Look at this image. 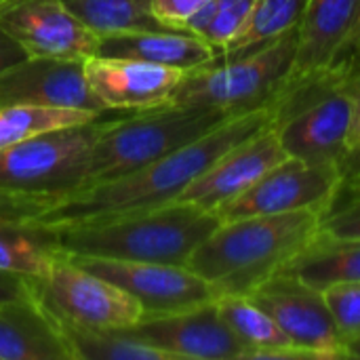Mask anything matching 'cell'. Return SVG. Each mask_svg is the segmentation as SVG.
Listing matches in <instances>:
<instances>
[{
    "instance_id": "cell-7",
    "label": "cell",
    "mask_w": 360,
    "mask_h": 360,
    "mask_svg": "<svg viewBox=\"0 0 360 360\" xmlns=\"http://www.w3.org/2000/svg\"><path fill=\"white\" fill-rule=\"evenodd\" d=\"M350 70L352 63L340 65L278 103L274 124L287 156L348 162V135L354 120V99L346 86Z\"/></svg>"
},
{
    "instance_id": "cell-24",
    "label": "cell",
    "mask_w": 360,
    "mask_h": 360,
    "mask_svg": "<svg viewBox=\"0 0 360 360\" xmlns=\"http://www.w3.org/2000/svg\"><path fill=\"white\" fill-rule=\"evenodd\" d=\"M97 36L131 30H165L152 15V0H61Z\"/></svg>"
},
{
    "instance_id": "cell-14",
    "label": "cell",
    "mask_w": 360,
    "mask_h": 360,
    "mask_svg": "<svg viewBox=\"0 0 360 360\" xmlns=\"http://www.w3.org/2000/svg\"><path fill=\"white\" fill-rule=\"evenodd\" d=\"M129 331L173 360H247V346L226 325L215 302L186 312L141 319Z\"/></svg>"
},
{
    "instance_id": "cell-27",
    "label": "cell",
    "mask_w": 360,
    "mask_h": 360,
    "mask_svg": "<svg viewBox=\"0 0 360 360\" xmlns=\"http://www.w3.org/2000/svg\"><path fill=\"white\" fill-rule=\"evenodd\" d=\"M257 0H209L184 25L186 32L196 34L217 53H224L240 34Z\"/></svg>"
},
{
    "instance_id": "cell-22",
    "label": "cell",
    "mask_w": 360,
    "mask_h": 360,
    "mask_svg": "<svg viewBox=\"0 0 360 360\" xmlns=\"http://www.w3.org/2000/svg\"><path fill=\"white\" fill-rule=\"evenodd\" d=\"M325 291L340 283H360V238L319 234L281 270Z\"/></svg>"
},
{
    "instance_id": "cell-19",
    "label": "cell",
    "mask_w": 360,
    "mask_h": 360,
    "mask_svg": "<svg viewBox=\"0 0 360 360\" xmlns=\"http://www.w3.org/2000/svg\"><path fill=\"white\" fill-rule=\"evenodd\" d=\"M0 360H72L59 325L36 293L0 302Z\"/></svg>"
},
{
    "instance_id": "cell-36",
    "label": "cell",
    "mask_w": 360,
    "mask_h": 360,
    "mask_svg": "<svg viewBox=\"0 0 360 360\" xmlns=\"http://www.w3.org/2000/svg\"><path fill=\"white\" fill-rule=\"evenodd\" d=\"M344 350H346V359H359L360 360V335L346 340L344 342Z\"/></svg>"
},
{
    "instance_id": "cell-35",
    "label": "cell",
    "mask_w": 360,
    "mask_h": 360,
    "mask_svg": "<svg viewBox=\"0 0 360 360\" xmlns=\"http://www.w3.org/2000/svg\"><path fill=\"white\" fill-rule=\"evenodd\" d=\"M344 190H348L350 196H360V169H356V171H348Z\"/></svg>"
},
{
    "instance_id": "cell-37",
    "label": "cell",
    "mask_w": 360,
    "mask_h": 360,
    "mask_svg": "<svg viewBox=\"0 0 360 360\" xmlns=\"http://www.w3.org/2000/svg\"><path fill=\"white\" fill-rule=\"evenodd\" d=\"M359 154H360V152H359ZM359 169H360V165H359Z\"/></svg>"
},
{
    "instance_id": "cell-18",
    "label": "cell",
    "mask_w": 360,
    "mask_h": 360,
    "mask_svg": "<svg viewBox=\"0 0 360 360\" xmlns=\"http://www.w3.org/2000/svg\"><path fill=\"white\" fill-rule=\"evenodd\" d=\"M95 55L99 57H124L139 59L156 65L177 68L192 72L211 63L219 53L186 30H131L99 36Z\"/></svg>"
},
{
    "instance_id": "cell-4",
    "label": "cell",
    "mask_w": 360,
    "mask_h": 360,
    "mask_svg": "<svg viewBox=\"0 0 360 360\" xmlns=\"http://www.w3.org/2000/svg\"><path fill=\"white\" fill-rule=\"evenodd\" d=\"M295 40L297 27L247 51L219 53L211 63L186 72L169 105L238 116L276 103L291 72Z\"/></svg>"
},
{
    "instance_id": "cell-9",
    "label": "cell",
    "mask_w": 360,
    "mask_h": 360,
    "mask_svg": "<svg viewBox=\"0 0 360 360\" xmlns=\"http://www.w3.org/2000/svg\"><path fill=\"white\" fill-rule=\"evenodd\" d=\"M346 175L348 165L340 160L287 156L217 215L221 221L295 211H316L325 215L342 194Z\"/></svg>"
},
{
    "instance_id": "cell-20",
    "label": "cell",
    "mask_w": 360,
    "mask_h": 360,
    "mask_svg": "<svg viewBox=\"0 0 360 360\" xmlns=\"http://www.w3.org/2000/svg\"><path fill=\"white\" fill-rule=\"evenodd\" d=\"M215 304L226 325L247 346V360L312 359L295 348L276 321L247 295H219Z\"/></svg>"
},
{
    "instance_id": "cell-13",
    "label": "cell",
    "mask_w": 360,
    "mask_h": 360,
    "mask_svg": "<svg viewBox=\"0 0 360 360\" xmlns=\"http://www.w3.org/2000/svg\"><path fill=\"white\" fill-rule=\"evenodd\" d=\"M0 25L27 57L84 61L95 55L99 40L61 0H2Z\"/></svg>"
},
{
    "instance_id": "cell-29",
    "label": "cell",
    "mask_w": 360,
    "mask_h": 360,
    "mask_svg": "<svg viewBox=\"0 0 360 360\" xmlns=\"http://www.w3.org/2000/svg\"><path fill=\"white\" fill-rule=\"evenodd\" d=\"M59 198L55 196H38V194H21L15 190L0 188V217L8 219H36L46 209L57 205Z\"/></svg>"
},
{
    "instance_id": "cell-1",
    "label": "cell",
    "mask_w": 360,
    "mask_h": 360,
    "mask_svg": "<svg viewBox=\"0 0 360 360\" xmlns=\"http://www.w3.org/2000/svg\"><path fill=\"white\" fill-rule=\"evenodd\" d=\"M278 105L270 103L238 116H230L198 139L179 150L110 181L91 186L61 198L36 217L38 224L65 228L82 221H103L135 211L169 205L209 171L226 152L276 122Z\"/></svg>"
},
{
    "instance_id": "cell-26",
    "label": "cell",
    "mask_w": 360,
    "mask_h": 360,
    "mask_svg": "<svg viewBox=\"0 0 360 360\" xmlns=\"http://www.w3.org/2000/svg\"><path fill=\"white\" fill-rule=\"evenodd\" d=\"M306 6L308 0H257L240 34L224 53H238L259 46L297 27Z\"/></svg>"
},
{
    "instance_id": "cell-12",
    "label": "cell",
    "mask_w": 360,
    "mask_h": 360,
    "mask_svg": "<svg viewBox=\"0 0 360 360\" xmlns=\"http://www.w3.org/2000/svg\"><path fill=\"white\" fill-rule=\"evenodd\" d=\"M247 297L264 308L291 344L312 359H346L342 333L321 289L278 272L247 293Z\"/></svg>"
},
{
    "instance_id": "cell-25",
    "label": "cell",
    "mask_w": 360,
    "mask_h": 360,
    "mask_svg": "<svg viewBox=\"0 0 360 360\" xmlns=\"http://www.w3.org/2000/svg\"><path fill=\"white\" fill-rule=\"evenodd\" d=\"M99 112L49 105H0V150L34 135L76 127L99 118Z\"/></svg>"
},
{
    "instance_id": "cell-11",
    "label": "cell",
    "mask_w": 360,
    "mask_h": 360,
    "mask_svg": "<svg viewBox=\"0 0 360 360\" xmlns=\"http://www.w3.org/2000/svg\"><path fill=\"white\" fill-rule=\"evenodd\" d=\"M70 257L86 272L118 285L131 297H135L143 310V319L186 312L217 302L219 297L217 289L188 266L86 255Z\"/></svg>"
},
{
    "instance_id": "cell-3",
    "label": "cell",
    "mask_w": 360,
    "mask_h": 360,
    "mask_svg": "<svg viewBox=\"0 0 360 360\" xmlns=\"http://www.w3.org/2000/svg\"><path fill=\"white\" fill-rule=\"evenodd\" d=\"M219 224L217 213L173 200L103 221L72 224L57 232L68 255L188 266L192 253Z\"/></svg>"
},
{
    "instance_id": "cell-17",
    "label": "cell",
    "mask_w": 360,
    "mask_h": 360,
    "mask_svg": "<svg viewBox=\"0 0 360 360\" xmlns=\"http://www.w3.org/2000/svg\"><path fill=\"white\" fill-rule=\"evenodd\" d=\"M84 61L27 57L0 72V105H49L76 108L103 114L93 95Z\"/></svg>"
},
{
    "instance_id": "cell-34",
    "label": "cell",
    "mask_w": 360,
    "mask_h": 360,
    "mask_svg": "<svg viewBox=\"0 0 360 360\" xmlns=\"http://www.w3.org/2000/svg\"><path fill=\"white\" fill-rule=\"evenodd\" d=\"M27 59L25 51L19 46V42L0 25V72Z\"/></svg>"
},
{
    "instance_id": "cell-38",
    "label": "cell",
    "mask_w": 360,
    "mask_h": 360,
    "mask_svg": "<svg viewBox=\"0 0 360 360\" xmlns=\"http://www.w3.org/2000/svg\"><path fill=\"white\" fill-rule=\"evenodd\" d=\"M0 2H2V0H0Z\"/></svg>"
},
{
    "instance_id": "cell-33",
    "label": "cell",
    "mask_w": 360,
    "mask_h": 360,
    "mask_svg": "<svg viewBox=\"0 0 360 360\" xmlns=\"http://www.w3.org/2000/svg\"><path fill=\"white\" fill-rule=\"evenodd\" d=\"M34 295V278H25L13 272L0 270V302L21 300Z\"/></svg>"
},
{
    "instance_id": "cell-28",
    "label": "cell",
    "mask_w": 360,
    "mask_h": 360,
    "mask_svg": "<svg viewBox=\"0 0 360 360\" xmlns=\"http://www.w3.org/2000/svg\"><path fill=\"white\" fill-rule=\"evenodd\" d=\"M327 306L333 321L342 333V340H352L360 335V283H340L325 291Z\"/></svg>"
},
{
    "instance_id": "cell-2",
    "label": "cell",
    "mask_w": 360,
    "mask_h": 360,
    "mask_svg": "<svg viewBox=\"0 0 360 360\" xmlns=\"http://www.w3.org/2000/svg\"><path fill=\"white\" fill-rule=\"evenodd\" d=\"M323 213L295 211L221 221L192 253L188 268L219 295H247L278 274L321 230Z\"/></svg>"
},
{
    "instance_id": "cell-8",
    "label": "cell",
    "mask_w": 360,
    "mask_h": 360,
    "mask_svg": "<svg viewBox=\"0 0 360 360\" xmlns=\"http://www.w3.org/2000/svg\"><path fill=\"white\" fill-rule=\"evenodd\" d=\"M34 293L57 325L93 331L131 329L143 319V310L118 285L80 268L61 253L44 278H34Z\"/></svg>"
},
{
    "instance_id": "cell-30",
    "label": "cell",
    "mask_w": 360,
    "mask_h": 360,
    "mask_svg": "<svg viewBox=\"0 0 360 360\" xmlns=\"http://www.w3.org/2000/svg\"><path fill=\"white\" fill-rule=\"evenodd\" d=\"M344 207H331L321 219V232L335 238H360V196Z\"/></svg>"
},
{
    "instance_id": "cell-6",
    "label": "cell",
    "mask_w": 360,
    "mask_h": 360,
    "mask_svg": "<svg viewBox=\"0 0 360 360\" xmlns=\"http://www.w3.org/2000/svg\"><path fill=\"white\" fill-rule=\"evenodd\" d=\"M105 120L63 127L0 150V188L65 198L82 190L95 139Z\"/></svg>"
},
{
    "instance_id": "cell-16",
    "label": "cell",
    "mask_w": 360,
    "mask_h": 360,
    "mask_svg": "<svg viewBox=\"0 0 360 360\" xmlns=\"http://www.w3.org/2000/svg\"><path fill=\"white\" fill-rule=\"evenodd\" d=\"M285 158L287 152L278 139L276 124H270L226 152L209 171L192 181L177 200L219 213Z\"/></svg>"
},
{
    "instance_id": "cell-23",
    "label": "cell",
    "mask_w": 360,
    "mask_h": 360,
    "mask_svg": "<svg viewBox=\"0 0 360 360\" xmlns=\"http://www.w3.org/2000/svg\"><path fill=\"white\" fill-rule=\"evenodd\" d=\"M72 360H173L167 352L150 346L129 329L93 331L59 325Z\"/></svg>"
},
{
    "instance_id": "cell-32",
    "label": "cell",
    "mask_w": 360,
    "mask_h": 360,
    "mask_svg": "<svg viewBox=\"0 0 360 360\" xmlns=\"http://www.w3.org/2000/svg\"><path fill=\"white\" fill-rule=\"evenodd\" d=\"M346 86L352 93L354 99V120H352V129L348 135V152L359 154L360 152V68H352L346 76Z\"/></svg>"
},
{
    "instance_id": "cell-15",
    "label": "cell",
    "mask_w": 360,
    "mask_h": 360,
    "mask_svg": "<svg viewBox=\"0 0 360 360\" xmlns=\"http://www.w3.org/2000/svg\"><path fill=\"white\" fill-rule=\"evenodd\" d=\"M86 82L101 103L114 112H148L171 103L186 72L124 57H86Z\"/></svg>"
},
{
    "instance_id": "cell-21",
    "label": "cell",
    "mask_w": 360,
    "mask_h": 360,
    "mask_svg": "<svg viewBox=\"0 0 360 360\" xmlns=\"http://www.w3.org/2000/svg\"><path fill=\"white\" fill-rule=\"evenodd\" d=\"M61 253L57 228L36 219L0 217V270L25 278H44Z\"/></svg>"
},
{
    "instance_id": "cell-31",
    "label": "cell",
    "mask_w": 360,
    "mask_h": 360,
    "mask_svg": "<svg viewBox=\"0 0 360 360\" xmlns=\"http://www.w3.org/2000/svg\"><path fill=\"white\" fill-rule=\"evenodd\" d=\"M209 0H152V15L165 27L184 30L186 21Z\"/></svg>"
},
{
    "instance_id": "cell-5",
    "label": "cell",
    "mask_w": 360,
    "mask_h": 360,
    "mask_svg": "<svg viewBox=\"0 0 360 360\" xmlns=\"http://www.w3.org/2000/svg\"><path fill=\"white\" fill-rule=\"evenodd\" d=\"M226 118L230 116L219 110L162 105L148 112H135V116L129 118L103 122L91 152L82 190L129 175L198 139Z\"/></svg>"
},
{
    "instance_id": "cell-10",
    "label": "cell",
    "mask_w": 360,
    "mask_h": 360,
    "mask_svg": "<svg viewBox=\"0 0 360 360\" xmlns=\"http://www.w3.org/2000/svg\"><path fill=\"white\" fill-rule=\"evenodd\" d=\"M359 51L360 0H308L297 23L291 72L276 97V105L352 61Z\"/></svg>"
}]
</instances>
